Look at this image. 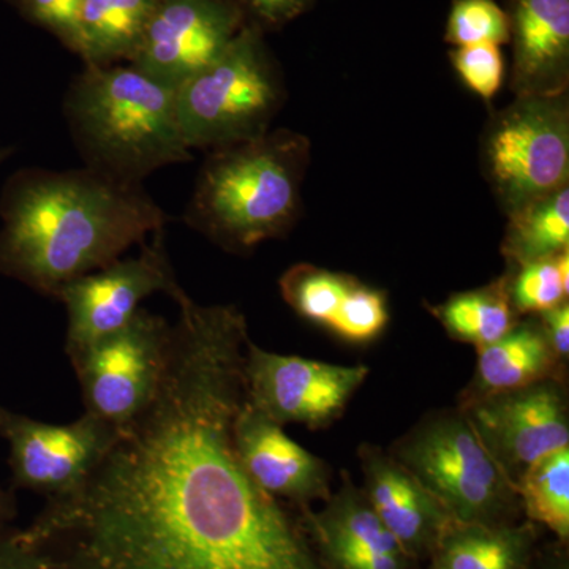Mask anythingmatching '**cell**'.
Masks as SVG:
<instances>
[{"label":"cell","instance_id":"4fadbf2b","mask_svg":"<svg viewBox=\"0 0 569 569\" xmlns=\"http://www.w3.org/2000/svg\"><path fill=\"white\" fill-rule=\"evenodd\" d=\"M247 24L231 0H157L132 63L179 88L216 61Z\"/></svg>","mask_w":569,"mask_h":569},{"label":"cell","instance_id":"ba28073f","mask_svg":"<svg viewBox=\"0 0 569 569\" xmlns=\"http://www.w3.org/2000/svg\"><path fill=\"white\" fill-rule=\"evenodd\" d=\"M171 346L173 326L141 307L118 331L67 356L84 413L118 430L140 417L162 388Z\"/></svg>","mask_w":569,"mask_h":569},{"label":"cell","instance_id":"277c9868","mask_svg":"<svg viewBox=\"0 0 569 569\" xmlns=\"http://www.w3.org/2000/svg\"><path fill=\"white\" fill-rule=\"evenodd\" d=\"M63 114L84 167L129 183L187 163L176 92L132 63L86 66L67 91Z\"/></svg>","mask_w":569,"mask_h":569},{"label":"cell","instance_id":"9a60e30c","mask_svg":"<svg viewBox=\"0 0 569 569\" xmlns=\"http://www.w3.org/2000/svg\"><path fill=\"white\" fill-rule=\"evenodd\" d=\"M239 462L266 493L295 509L331 497V468L284 433L283 426L244 400L233 422Z\"/></svg>","mask_w":569,"mask_h":569},{"label":"cell","instance_id":"cb8c5ba5","mask_svg":"<svg viewBox=\"0 0 569 569\" xmlns=\"http://www.w3.org/2000/svg\"><path fill=\"white\" fill-rule=\"evenodd\" d=\"M356 283L358 279L353 276L299 263L283 272L279 288L283 301L296 316L329 331Z\"/></svg>","mask_w":569,"mask_h":569},{"label":"cell","instance_id":"f1b7e54d","mask_svg":"<svg viewBox=\"0 0 569 569\" xmlns=\"http://www.w3.org/2000/svg\"><path fill=\"white\" fill-rule=\"evenodd\" d=\"M81 6L82 0H21L24 13L37 24L50 29L71 50H77Z\"/></svg>","mask_w":569,"mask_h":569},{"label":"cell","instance_id":"7402d4cb","mask_svg":"<svg viewBox=\"0 0 569 569\" xmlns=\"http://www.w3.org/2000/svg\"><path fill=\"white\" fill-rule=\"evenodd\" d=\"M569 249V186L508 216L501 254L508 269L556 257Z\"/></svg>","mask_w":569,"mask_h":569},{"label":"cell","instance_id":"d4e9b609","mask_svg":"<svg viewBox=\"0 0 569 569\" xmlns=\"http://www.w3.org/2000/svg\"><path fill=\"white\" fill-rule=\"evenodd\" d=\"M508 272L509 295L519 317L539 316L568 301L569 249Z\"/></svg>","mask_w":569,"mask_h":569},{"label":"cell","instance_id":"4dcf8cb0","mask_svg":"<svg viewBox=\"0 0 569 569\" xmlns=\"http://www.w3.org/2000/svg\"><path fill=\"white\" fill-rule=\"evenodd\" d=\"M242 13H250L257 20L254 26H282L310 9L313 0H231Z\"/></svg>","mask_w":569,"mask_h":569},{"label":"cell","instance_id":"83f0119b","mask_svg":"<svg viewBox=\"0 0 569 569\" xmlns=\"http://www.w3.org/2000/svg\"><path fill=\"white\" fill-rule=\"evenodd\" d=\"M451 62L463 84L486 102L492 100L503 86V54L496 44L455 48Z\"/></svg>","mask_w":569,"mask_h":569},{"label":"cell","instance_id":"5b68a950","mask_svg":"<svg viewBox=\"0 0 569 569\" xmlns=\"http://www.w3.org/2000/svg\"><path fill=\"white\" fill-rule=\"evenodd\" d=\"M174 92L190 151H216L263 137L287 102L282 73L254 24H246L216 61Z\"/></svg>","mask_w":569,"mask_h":569},{"label":"cell","instance_id":"e575fe53","mask_svg":"<svg viewBox=\"0 0 569 569\" xmlns=\"http://www.w3.org/2000/svg\"><path fill=\"white\" fill-rule=\"evenodd\" d=\"M14 152V149L11 146H6V148H0V164L6 162L7 159Z\"/></svg>","mask_w":569,"mask_h":569},{"label":"cell","instance_id":"44dd1931","mask_svg":"<svg viewBox=\"0 0 569 569\" xmlns=\"http://www.w3.org/2000/svg\"><path fill=\"white\" fill-rule=\"evenodd\" d=\"M430 312L451 339L477 348L501 339L520 320L509 295L508 271L486 287L452 295Z\"/></svg>","mask_w":569,"mask_h":569},{"label":"cell","instance_id":"8fae6325","mask_svg":"<svg viewBox=\"0 0 569 569\" xmlns=\"http://www.w3.org/2000/svg\"><path fill=\"white\" fill-rule=\"evenodd\" d=\"M181 290L164 249L163 231L153 234L134 257L118 258L63 284L56 299L67 312V356L129 323L149 296L174 298Z\"/></svg>","mask_w":569,"mask_h":569},{"label":"cell","instance_id":"d6986e66","mask_svg":"<svg viewBox=\"0 0 569 569\" xmlns=\"http://www.w3.org/2000/svg\"><path fill=\"white\" fill-rule=\"evenodd\" d=\"M541 530L526 518L505 526L451 520L426 569H529Z\"/></svg>","mask_w":569,"mask_h":569},{"label":"cell","instance_id":"8992f818","mask_svg":"<svg viewBox=\"0 0 569 569\" xmlns=\"http://www.w3.org/2000/svg\"><path fill=\"white\" fill-rule=\"evenodd\" d=\"M388 452L458 522L505 526L522 520L518 490L459 407L425 415Z\"/></svg>","mask_w":569,"mask_h":569},{"label":"cell","instance_id":"4316f807","mask_svg":"<svg viewBox=\"0 0 569 569\" xmlns=\"http://www.w3.org/2000/svg\"><path fill=\"white\" fill-rule=\"evenodd\" d=\"M447 41L456 48L501 47L509 41L507 11L496 0H456L448 18Z\"/></svg>","mask_w":569,"mask_h":569},{"label":"cell","instance_id":"e0dca14e","mask_svg":"<svg viewBox=\"0 0 569 569\" xmlns=\"http://www.w3.org/2000/svg\"><path fill=\"white\" fill-rule=\"evenodd\" d=\"M515 97L559 96L569 89V0H509Z\"/></svg>","mask_w":569,"mask_h":569},{"label":"cell","instance_id":"3957f363","mask_svg":"<svg viewBox=\"0 0 569 569\" xmlns=\"http://www.w3.org/2000/svg\"><path fill=\"white\" fill-rule=\"evenodd\" d=\"M312 144L295 130L209 151L183 220L224 252L246 254L293 230Z\"/></svg>","mask_w":569,"mask_h":569},{"label":"cell","instance_id":"6da1fadb","mask_svg":"<svg viewBox=\"0 0 569 569\" xmlns=\"http://www.w3.org/2000/svg\"><path fill=\"white\" fill-rule=\"evenodd\" d=\"M170 366L88 481L24 529L51 569H326L301 516L239 462L249 328L233 305L174 298Z\"/></svg>","mask_w":569,"mask_h":569},{"label":"cell","instance_id":"7a4b0ae2","mask_svg":"<svg viewBox=\"0 0 569 569\" xmlns=\"http://www.w3.org/2000/svg\"><path fill=\"white\" fill-rule=\"evenodd\" d=\"M0 276L56 298L63 284L162 233L167 212L140 183L24 168L0 194Z\"/></svg>","mask_w":569,"mask_h":569},{"label":"cell","instance_id":"484cf974","mask_svg":"<svg viewBox=\"0 0 569 569\" xmlns=\"http://www.w3.org/2000/svg\"><path fill=\"white\" fill-rule=\"evenodd\" d=\"M389 323L388 295L358 280L329 332L351 346H369Z\"/></svg>","mask_w":569,"mask_h":569},{"label":"cell","instance_id":"603a6c76","mask_svg":"<svg viewBox=\"0 0 569 569\" xmlns=\"http://www.w3.org/2000/svg\"><path fill=\"white\" fill-rule=\"evenodd\" d=\"M516 490L523 518L569 545V447L533 463Z\"/></svg>","mask_w":569,"mask_h":569},{"label":"cell","instance_id":"7c38bea8","mask_svg":"<svg viewBox=\"0 0 569 569\" xmlns=\"http://www.w3.org/2000/svg\"><path fill=\"white\" fill-rule=\"evenodd\" d=\"M458 407L515 488L539 459L569 447L567 378H549Z\"/></svg>","mask_w":569,"mask_h":569},{"label":"cell","instance_id":"52a82bcc","mask_svg":"<svg viewBox=\"0 0 569 569\" xmlns=\"http://www.w3.org/2000/svg\"><path fill=\"white\" fill-rule=\"evenodd\" d=\"M481 163L501 211L569 186V96L515 97L486 123Z\"/></svg>","mask_w":569,"mask_h":569},{"label":"cell","instance_id":"ffe728a7","mask_svg":"<svg viewBox=\"0 0 569 569\" xmlns=\"http://www.w3.org/2000/svg\"><path fill=\"white\" fill-rule=\"evenodd\" d=\"M157 0H82L78 17V54L86 66L132 62Z\"/></svg>","mask_w":569,"mask_h":569},{"label":"cell","instance_id":"1f68e13d","mask_svg":"<svg viewBox=\"0 0 569 569\" xmlns=\"http://www.w3.org/2000/svg\"><path fill=\"white\" fill-rule=\"evenodd\" d=\"M539 323L545 331L553 355L561 365L568 366L569 359V302H561L553 309L539 313Z\"/></svg>","mask_w":569,"mask_h":569},{"label":"cell","instance_id":"9c48e42d","mask_svg":"<svg viewBox=\"0 0 569 569\" xmlns=\"http://www.w3.org/2000/svg\"><path fill=\"white\" fill-rule=\"evenodd\" d=\"M118 433L116 427L88 413L69 425H50L0 406V437L9 445L11 485L47 500L80 489Z\"/></svg>","mask_w":569,"mask_h":569},{"label":"cell","instance_id":"5bb4252c","mask_svg":"<svg viewBox=\"0 0 569 569\" xmlns=\"http://www.w3.org/2000/svg\"><path fill=\"white\" fill-rule=\"evenodd\" d=\"M298 512L326 569H418L348 471L321 511Z\"/></svg>","mask_w":569,"mask_h":569},{"label":"cell","instance_id":"836d02e7","mask_svg":"<svg viewBox=\"0 0 569 569\" xmlns=\"http://www.w3.org/2000/svg\"><path fill=\"white\" fill-rule=\"evenodd\" d=\"M17 518V501L10 492L0 488V530L7 529Z\"/></svg>","mask_w":569,"mask_h":569},{"label":"cell","instance_id":"2e32d148","mask_svg":"<svg viewBox=\"0 0 569 569\" xmlns=\"http://www.w3.org/2000/svg\"><path fill=\"white\" fill-rule=\"evenodd\" d=\"M358 459L367 500L418 567L429 559L451 520L443 505L395 456L361 443Z\"/></svg>","mask_w":569,"mask_h":569},{"label":"cell","instance_id":"ac0fdd59","mask_svg":"<svg viewBox=\"0 0 569 569\" xmlns=\"http://www.w3.org/2000/svg\"><path fill=\"white\" fill-rule=\"evenodd\" d=\"M477 351V370L460 392L459 403L515 391L549 378H567L568 366L553 355L538 316L520 318L508 335L478 347Z\"/></svg>","mask_w":569,"mask_h":569},{"label":"cell","instance_id":"d6a6232c","mask_svg":"<svg viewBox=\"0 0 569 569\" xmlns=\"http://www.w3.org/2000/svg\"><path fill=\"white\" fill-rule=\"evenodd\" d=\"M529 569H569V545L556 538L539 542Z\"/></svg>","mask_w":569,"mask_h":569},{"label":"cell","instance_id":"f546056e","mask_svg":"<svg viewBox=\"0 0 569 569\" xmlns=\"http://www.w3.org/2000/svg\"><path fill=\"white\" fill-rule=\"evenodd\" d=\"M0 569H51L50 560L24 529L0 530Z\"/></svg>","mask_w":569,"mask_h":569},{"label":"cell","instance_id":"30bf717a","mask_svg":"<svg viewBox=\"0 0 569 569\" xmlns=\"http://www.w3.org/2000/svg\"><path fill=\"white\" fill-rule=\"evenodd\" d=\"M369 373L365 365H329L274 353L250 339L246 347L247 400L283 427L302 425L318 430L335 425Z\"/></svg>","mask_w":569,"mask_h":569}]
</instances>
